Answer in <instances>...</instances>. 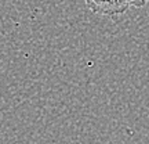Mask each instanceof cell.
<instances>
[{
    "mask_svg": "<svg viewBox=\"0 0 149 144\" xmlns=\"http://www.w3.org/2000/svg\"><path fill=\"white\" fill-rule=\"evenodd\" d=\"M88 10L102 17H117L131 7H142L139 0H84Z\"/></svg>",
    "mask_w": 149,
    "mask_h": 144,
    "instance_id": "1",
    "label": "cell"
},
{
    "mask_svg": "<svg viewBox=\"0 0 149 144\" xmlns=\"http://www.w3.org/2000/svg\"><path fill=\"white\" fill-rule=\"evenodd\" d=\"M139 3H141L142 6H145L146 3H149V0H139Z\"/></svg>",
    "mask_w": 149,
    "mask_h": 144,
    "instance_id": "2",
    "label": "cell"
}]
</instances>
